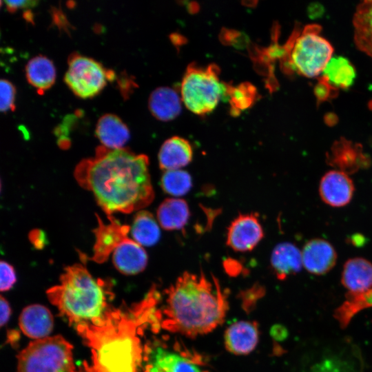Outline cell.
Segmentation results:
<instances>
[{
  "label": "cell",
  "mask_w": 372,
  "mask_h": 372,
  "mask_svg": "<svg viewBox=\"0 0 372 372\" xmlns=\"http://www.w3.org/2000/svg\"><path fill=\"white\" fill-rule=\"evenodd\" d=\"M354 189L353 180L349 175L334 169L327 172L321 178L319 194L326 204L340 207L349 203Z\"/></svg>",
  "instance_id": "cell-13"
},
{
  "label": "cell",
  "mask_w": 372,
  "mask_h": 372,
  "mask_svg": "<svg viewBox=\"0 0 372 372\" xmlns=\"http://www.w3.org/2000/svg\"><path fill=\"white\" fill-rule=\"evenodd\" d=\"M364 242H365L364 237L360 234H354L350 238V242H351L353 245L357 246V247L362 246Z\"/></svg>",
  "instance_id": "cell-39"
},
{
  "label": "cell",
  "mask_w": 372,
  "mask_h": 372,
  "mask_svg": "<svg viewBox=\"0 0 372 372\" xmlns=\"http://www.w3.org/2000/svg\"><path fill=\"white\" fill-rule=\"evenodd\" d=\"M17 372H76L72 346L61 335L36 340L17 355Z\"/></svg>",
  "instance_id": "cell-7"
},
{
  "label": "cell",
  "mask_w": 372,
  "mask_h": 372,
  "mask_svg": "<svg viewBox=\"0 0 372 372\" xmlns=\"http://www.w3.org/2000/svg\"><path fill=\"white\" fill-rule=\"evenodd\" d=\"M156 297L149 292L137 307L127 312L113 309L101 326L76 329L92 351L87 372H141L143 346L141 327L156 321Z\"/></svg>",
  "instance_id": "cell-2"
},
{
  "label": "cell",
  "mask_w": 372,
  "mask_h": 372,
  "mask_svg": "<svg viewBox=\"0 0 372 372\" xmlns=\"http://www.w3.org/2000/svg\"><path fill=\"white\" fill-rule=\"evenodd\" d=\"M74 176L107 216L142 209L154 198L148 157L129 149L101 145L94 157L78 164Z\"/></svg>",
  "instance_id": "cell-1"
},
{
  "label": "cell",
  "mask_w": 372,
  "mask_h": 372,
  "mask_svg": "<svg viewBox=\"0 0 372 372\" xmlns=\"http://www.w3.org/2000/svg\"><path fill=\"white\" fill-rule=\"evenodd\" d=\"M226 92L230 96L233 110L235 108L239 111L251 104L255 95V89L249 83H243L236 87L227 85Z\"/></svg>",
  "instance_id": "cell-31"
},
{
  "label": "cell",
  "mask_w": 372,
  "mask_h": 372,
  "mask_svg": "<svg viewBox=\"0 0 372 372\" xmlns=\"http://www.w3.org/2000/svg\"><path fill=\"white\" fill-rule=\"evenodd\" d=\"M29 239L33 246L38 249H43L47 243L45 232L40 229H34L29 234Z\"/></svg>",
  "instance_id": "cell-34"
},
{
  "label": "cell",
  "mask_w": 372,
  "mask_h": 372,
  "mask_svg": "<svg viewBox=\"0 0 372 372\" xmlns=\"http://www.w3.org/2000/svg\"><path fill=\"white\" fill-rule=\"evenodd\" d=\"M99 225L94 231L95 243L93 249V256L91 260L98 263L106 261L110 254L126 238L130 231V227L121 224L112 215L107 216L110 223L104 224L102 220L96 216Z\"/></svg>",
  "instance_id": "cell-11"
},
{
  "label": "cell",
  "mask_w": 372,
  "mask_h": 372,
  "mask_svg": "<svg viewBox=\"0 0 372 372\" xmlns=\"http://www.w3.org/2000/svg\"><path fill=\"white\" fill-rule=\"evenodd\" d=\"M371 160L364 154L360 145L341 139L332 146L327 163L336 170L352 174L369 167Z\"/></svg>",
  "instance_id": "cell-12"
},
{
  "label": "cell",
  "mask_w": 372,
  "mask_h": 372,
  "mask_svg": "<svg viewBox=\"0 0 372 372\" xmlns=\"http://www.w3.org/2000/svg\"><path fill=\"white\" fill-rule=\"evenodd\" d=\"M26 79L39 94L43 93L54 83L56 70L52 61L47 56L39 54L31 58L25 65Z\"/></svg>",
  "instance_id": "cell-25"
},
{
  "label": "cell",
  "mask_w": 372,
  "mask_h": 372,
  "mask_svg": "<svg viewBox=\"0 0 372 372\" xmlns=\"http://www.w3.org/2000/svg\"><path fill=\"white\" fill-rule=\"evenodd\" d=\"M370 307H372V288L362 293L347 292L346 300L335 309L334 317L341 327L344 328L355 315Z\"/></svg>",
  "instance_id": "cell-28"
},
{
  "label": "cell",
  "mask_w": 372,
  "mask_h": 372,
  "mask_svg": "<svg viewBox=\"0 0 372 372\" xmlns=\"http://www.w3.org/2000/svg\"><path fill=\"white\" fill-rule=\"evenodd\" d=\"M193 150L189 142L178 136L167 139L158 153L160 168L165 171L180 169L192 160Z\"/></svg>",
  "instance_id": "cell-18"
},
{
  "label": "cell",
  "mask_w": 372,
  "mask_h": 372,
  "mask_svg": "<svg viewBox=\"0 0 372 372\" xmlns=\"http://www.w3.org/2000/svg\"><path fill=\"white\" fill-rule=\"evenodd\" d=\"M219 72L215 64L200 66L192 63L187 66L181 83V99L187 108L203 115L216 107L227 89L218 77Z\"/></svg>",
  "instance_id": "cell-6"
},
{
  "label": "cell",
  "mask_w": 372,
  "mask_h": 372,
  "mask_svg": "<svg viewBox=\"0 0 372 372\" xmlns=\"http://www.w3.org/2000/svg\"><path fill=\"white\" fill-rule=\"evenodd\" d=\"M287 330L281 325H276L271 331V335L276 340H283L287 337Z\"/></svg>",
  "instance_id": "cell-38"
},
{
  "label": "cell",
  "mask_w": 372,
  "mask_h": 372,
  "mask_svg": "<svg viewBox=\"0 0 372 372\" xmlns=\"http://www.w3.org/2000/svg\"><path fill=\"white\" fill-rule=\"evenodd\" d=\"M341 282L349 293H362L371 289L372 263L363 258L348 260L343 267Z\"/></svg>",
  "instance_id": "cell-19"
},
{
  "label": "cell",
  "mask_w": 372,
  "mask_h": 372,
  "mask_svg": "<svg viewBox=\"0 0 372 372\" xmlns=\"http://www.w3.org/2000/svg\"><path fill=\"white\" fill-rule=\"evenodd\" d=\"M270 262L277 278L283 280L301 270L302 252L292 243H280L273 249Z\"/></svg>",
  "instance_id": "cell-21"
},
{
  "label": "cell",
  "mask_w": 372,
  "mask_h": 372,
  "mask_svg": "<svg viewBox=\"0 0 372 372\" xmlns=\"http://www.w3.org/2000/svg\"><path fill=\"white\" fill-rule=\"evenodd\" d=\"M320 31V25L310 24L292 34L287 44L288 69L308 78L322 74L332 57L333 48Z\"/></svg>",
  "instance_id": "cell-5"
},
{
  "label": "cell",
  "mask_w": 372,
  "mask_h": 372,
  "mask_svg": "<svg viewBox=\"0 0 372 372\" xmlns=\"http://www.w3.org/2000/svg\"><path fill=\"white\" fill-rule=\"evenodd\" d=\"M309 372H362L352 358L342 354H331L323 357L313 364Z\"/></svg>",
  "instance_id": "cell-30"
},
{
  "label": "cell",
  "mask_w": 372,
  "mask_h": 372,
  "mask_svg": "<svg viewBox=\"0 0 372 372\" xmlns=\"http://www.w3.org/2000/svg\"><path fill=\"white\" fill-rule=\"evenodd\" d=\"M0 110L6 112L14 110L16 89L8 80L1 79L0 81Z\"/></svg>",
  "instance_id": "cell-32"
},
{
  "label": "cell",
  "mask_w": 372,
  "mask_h": 372,
  "mask_svg": "<svg viewBox=\"0 0 372 372\" xmlns=\"http://www.w3.org/2000/svg\"><path fill=\"white\" fill-rule=\"evenodd\" d=\"M156 214L158 223L167 231L183 229L190 216L187 203L176 198L164 200L158 207Z\"/></svg>",
  "instance_id": "cell-24"
},
{
  "label": "cell",
  "mask_w": 372,
  "mask_h": 372,
  "mask_svg": "<svg viewBox=\"0 0 372 372\" xmlns=\"http://www.w3.org/2000/svg\"><path fill=\"white\" fill-rule=\"evenodd\" d=\"M95 133L103 146L112 149L122 148L130 138L127 126L113 114H105L99 118Z\"/></svg>",
  "instance_id": "cell-20"
},
{
  "label": "cell",
  "mask_w": 372,
  "mask_h": 372,
  "mask_svg": "<svg viewBox=\"0 0 372 372\" xmlns=\"http://www.w3.org/2000/svg\"><path fill=\"white\" fill-rule=\"evenodd\" d=\"M226 294L218 281L184 272L166 290L165 302L158 311L160 326L189 338L207 334L222 324L228 310Z\"/></svg>",
  "instance_id": "cell-3"
},
{
  "label": "cell",
  "mask_w": 372,
  "mask_h": 372,
  "mask_svg": "<svg viewBox=\"0 0 372 372\" xmlns=\"http://www.w3.org/2000/svg\"><path fill=\"white\" fill-rule=\"evenodd\" d=\"M356 77L354 66L348 59L332 56L322 72L323 78L334 88L348 89L353 83Z\"/></svg>",
  "instance_id": "cell-26"
},
{
  "label": "cell",
  "mask_w": 372,
  "mask_h": 372,
  "mask_svg": "<svg viewBox=\"0 0 372 372\" xmlns=\"http://www.w3.org/2000/svg\"><path fill=\"white\" fill-rule=\"evenodd\" d=\"M147 260V253L143 247L129 238L121 242L112 255L115 267L125 275H135L143 271Z\"/></svg>",
  "instance_id": "cell-17"
},
{
  "label": "cell",
  "mask_w": 372,
  "mask_h": 372,
  "mask_svg": "<svg viewBox=\"0 0 372 372\" xmlns=\"http://www.w3.org/2000/svg\"><path fill=\"white\" fill-rule=\"evenodd\" d=\"M54 326L53 317L50 310L38 304L25 307L19 316V327L28 337L40 340L52 332Z\"/></svg>",
  "instance_id": "cell-16"
},
{
  "label": "cell",
  "mask_w": 372,
  "mask_h": 372,
  "mask_svg": "<svg viewBox=\"0 0 372 372\" xmlns=\"http://www.w3.org/2000/svg\"><path fill=\"white\" fill-rule=\"evenodd\" d=\"M141 372H209L203 357L175 341L171 346L161 340L143 347Z\"/></svg>",
  "instance_id": "cell-8"
},
{
  "label": "cell",
  "mask_w": 372,
  "mask_h": 372,
  "mask_svg": "<svg viewBox=\"0 0 372 372\" xmlns=\"http://www.w3.org/2000/svg\"><path fill=\"white\" fill-rule=\"evenodd\" d=\"M5 3L7 9L10 12H14L19 8H29L30 7L35 6L38 1L35 0H22V1H10L5 0Z\"/></svg>",
  "instance_id": "cell-35"
},
{
  "label": "cell",
  "mask_w": 372,
  "mask_h": 372,
  "mask_svg": "<svg viewBox=\"0 0 372 372\" xmlns=\"http://www.w3.org/2000/svg\"><path fill=\"white\" fill-rule=\"evenodd\" d=\"M259 341L258 324L255 321L240 320L231 324L225 332V349L231 353L244 355L252 352Z\"/></svg>",
  "instance_id": "cell-14"
},
{
  "label": "cell",
  "mask_w": 372,
  "mask_h": 372,
  "mask_svg": "<svg viewBox=\"0 0 372 372\" xmlns=\"http://www.w3.org/2000/svg\"><path fill=\"white\" fill-rule=\"evenodd\" d=\"M130 231L133 240L141 246L154 245L161 237L158 223L152 214L145 210L134 216Z\"/></svg>",
  "instance_id": "cell-27"
},
{
  "label": "cell",
  "mask_w": 372,
  "mask_h": 372,
  "mask_svg": "<svg viewBox=\"0 0 372 372\" xmlns=\"http://www.w3.org/2000/svg\"><path fill=\"white\" fill-rule=\"evenodd\" d=\"M0 324L1 327H3L9 320L10 316L11 315V308L7 300L5 299L4 297L2 296L0 298Z\"/></svg>",
  "instance_id": "cell-37"
},
{
  "label": "cell",
  "mask_w": 372,
  "mask_h": 372,
  "mask_svg": "<svg viewBox=\"0 0 372 372\" xmlns=\"http://www.w3.org/2000/svg\"><path fill=\"white\" fill-rule=\"evenodd\" d=\"M149 109L157 119L167 121L181 111V100L177 92L169 87L156 88L149 97Z\"/></svg>",
  "instance_id": "cell-23"
},
{
  "label": "cell",
  "mask_w": 372,
  "mask_h": 372,
  "mask_svg": "<svg viewBox=\"0 0 372 372\" xmlns=\"http://www.w3.org/2000/svg\"><path fill=\"white\" fill-rule=\"evenodd\" d=\"M0 289L1 291L10 290L17 281L14 267L8 262L1 260L0 263Z\"/></svg>",
  "instance_id": "cell-33"
},
{
  "label": "cell",
  "mask_w": 372,
  "mask_h": 372,
  "mask_svg": "<svg viewBox=\"0 0 372 372\" xmlns=\"http://www.w3.org/2000/svg\"><path fill=\"white\" fill-rule=\"evenodd\" d=\"M331 86L323 78H321L319 83L315 88V94L319 101L326 100L329 96Z\"/></svg>",
  "instance_id": "cell-36"
},
{
  "label": "cell",
  "mask_w": 372,
  "mask_h": 372,
  "mask_svg": "<svg viewBox=\"0 0 372 372\" xmlns=\"http://www.w3.org/2000/svg\"><path fill=\"white\" fill-rule=\"evenodd\" d=\"M49 301L76 329L101 326L113 310V293L105 280L94 278L84 265L67 267L60 283L46 291Z\"/></svg>",
  "instance_id": "cell-4"
},
{
  "label": "cell",
  "mask_w": 372,
  "mask_h": 372,
  "mask_svg": "<svg viewBox=\"0 0 372 372\" xmlns=\"http://www.w3.org/2000/svg\"><path fill=\"white\" fill-rule=\"evenodd\" d=\"M302 252V265L311 273L322 275L335 265L337 254L328 241L321 238L309 240Z\"/></svg>",
  "instance_id": "cell-15"
},
{
  "label": "cell",
  "mask_w": 372,
  "mask_h": 372,
  "mask_svg": "<svg viewBox=\"0 0 372 372\" xmlns=\"http://www.w3.org/2000/svg\"><path fill=\"white\" fill-rule=\"evenodd\" d=\"M353 26L357 48L372 59V0L363 1L357 6Z\"/></svg>",
  "instance_id": "cell-22"
},
{
  "label": "cell",
  "mask_w": 372,
  "mask_h": 372,
  "mask_svg": "<svg viewBox=\"0 0 372 372\" xmlns=\"http://www.w3.org/2000/svg\"><path fill=\"white\" fill-rule=\"evenodd\" d=\"M68 65L64 81L80 98L94 96L108 81H112L115 77L114 72L105 68L100 62L79 52H73L69 56Z\"/></svg>",
  "instance_id": "cell-9"
},
{
  "label": "cell",
  "mask_w": 372,
  "mask_h": 372,
  "mask_svg": "<svg viewBox=\"0 0 372 372\" xmlns=\"http://www.w3.org/2000/svg\"><path fill=\"white\" fill-rule=\"evenodd\" d=\"M264 237L262 225L256 214L238 215L229 225L226 243L236 251L254 249Z\"/></svg>",
  "instance_id": "cell-10"
},
{
  "label": "cell",
  "mask_w": 372,
  "mask_h": 372,
  "mask_svg": "<svg viewBox=\"0 0 372 372\" xmlns=\"http://www.w3.org/2000/svg\"><path fill=\"white\" fill-rule=\"evenodd\" d=\"M161 187L164 192L171 196H184L192 187V177L182 169L165 171L161 178Z\"/></svg>",
  "instance_id": "cell-29"
}]
</instances>
